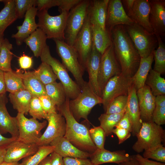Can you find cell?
Listing matches in <instances>:
<instances>
[{"label": "cell", "instance_id": "4316f807", "mask_svg": "<svg viewBox=\"0 0 165 165\" xmlns=\"http://www.w3.org/2000/svg\"><path fill=\"white\" fill-rule=\"evenodd\" d=\"M21 77L25 89L28 91L33 97H39L46 95L45 86L37 78L34 71L23 72L17 70Z\"/></svg>", "mask_w": 165, "mask_h": 165}, {"label": "cell", "instance_id": "d6986e66", "mask_svg": "<svg viewBox=\"0 0 165 165\" xmlns=\"http://www.w3.org/2000/svg\"><path fill=\"white\" fill-rule=\"evenodd\" d=\"M134 156L126 153L125 150L111 151L97 148L90 157L92 165H99L107 163H114L119 164L132 158Z\"/></svg>", "mask_w": 165, "mask_h": 165}, {"label": "cell", "instance_id": "f35d334b", "mask_svg": "<svg viewBox=\"0 0 165 165\" xmlns=\"http://www.w3.org/2000/svg\"><path fill=\"white\" fill-rule=\"evenodd\" d=\"M34 71L36 76L45 86L56 82L58 79L51 67L44 62H42Z\"/></svg>", "mask_w": 165, "mask_h": 165}, {"label": "cell", "instance_id": "f5cc1de1", "mask_svg": "<svg viewBox=\"0 0 165 165\" xmlns=\"http://www.w3.org/2000/svg\"><path fill=\"white\" fill-rule=\"evenodd\" d=\"M115 127L121 128L129 131L131 133L132 126L127 112L126 111L123 116Z\"/></svg>", "mask_w": 165, "mask_h": 165}, {"label": "cell", "instance_id": "484cf974", "mask_svg": "<svg viewBox=\"0 0 165 165\" xmlns=\"http://www.w3.org/2000/svg\"><path fill=\"white\" fill-rule=\"evenodd\" d=\"M109 0H90L88 15L92 25L105 29L108 5Z\"/></svg>", "mask_w": 165, "mask_h": 165}, {"label": "cell", "instance_id": "be15d7a7", "mask_svg": "<svg viewBox=\"0 0 165 165\" xmlns=\"http://www.w3.org/2000/svg\"><path fill=\"white\" fill-rule=\"evenodd\" d=\"M38 165H51L50 156H48L43 159L39 164Z\"/></svg>", "mask_w": 165, "mask_h": 165}, {"label": "cell", "instance_id": "681fc988", "mask_svg": "<svg viewBox=\"0 0 165 165\" xmlns=\"http://www.w3.org/2000/svg\"><path fill=\"white\" fill-rule=\"evenodd\" d=\"M64 165H92L90 160L88 158L72 157L63 158Z\"/></svg>", "mask_w": 165, "mask_h": 165}, {"label": "cell", "instance_id": "7402d4cb", "mask_svg": "<svg viewBox=\"0 0 165 165\" xmlns=\"http://www.w3.org/2000/svg\"><path fill=\"white\" fill-rule=\"evenodd\" d=\"M101 55L97 50L93 44L92 48L86 61L85 70L89 75L88 83L95 94L101 97L98 76Z\"/></svg>", "mask_w": 165, "mask_h": 165}, {"label": "cell", "instance_id": "d4e9b609", "mask_svg": "<svg viewBox=\"0 0 165 165\" xmlns=\"http://www.w3.org/2000/svg\"><path fill=\"white\" fill-rule=\"evenodd\" d=\"M50 145L54 148V152L62 157L80 158H90L91 153L82 151L71 143L64 136L54 140Z\"/></svg>", "mask_w": 165, "mask_h": 165}, {"label": "cell", "instance_id": "d590c367", "mask_svg": "<svg viewBox=\"0 0 165 165\" xmlns=\"http://www.w3.org/2000/svg\"><path fill=\"white\" fill-rule=\"evenodd\" d=\"M4 79L6 92L13 93L25 89L22 79L17 70L4 72Z\"/></svg>", "mask_w": 165, "mask_h": 165}, {"label": "cell", "instance_id": "2e32d148", "mask_svg": "<svg viewBox=\"0 0 165 165\" xmlns=\"http://www.w3.org/2000/svg\"><path fill=\"white\" fill-rule=\"evenodd\" d=\"M38 147L35 143H26L16 140L7 146L4 161L18 162L22 159L34 155L38 151Z\"/></svg>", "mask_w": 165, "mask_h": 165}, {"label": "cell", "instance_id": "7a4b0ae2", "mask_svg": "<svg viewBox=\"0 0 165 165\" xmlns=\"http://www.w3.org/2000/svg\"><path fill=\"white\" fill-rule=\"evenodd\" d=\"M70 99L67 97L65 102L57 108L58 112L64 118L66 130L64 137L79 149L91 154L97 148L90 136L89 130L79 123L74 118L69 108Z\"/></svg>", "mask_w": 165, "mask_h": 165}, {"label": "cell", "instance_id": "7c38bea8", "mask_svg": "<svg viewBox=\"0 0 165 165\" xmlns=\"http://www.w3.org/2000/svg\"><path fill=\"white\" fill-rule=\"evenodd\" d=\"M121 73V67L116 58L112 45L106 50L101 56L98 82L101 92L110 78Z\"/></svg>", "mask_w": 165, "mask_h": 165}, {"label": "cell", "instance_id": "03108f58", "mask_svg": "<svg viewBox=\"0 0 165 165\" xmlns=\"http://www.w3.org/2000/svg\"><path fill=\"white\" fill-rule=\"evenodd\" d=\"M3 0H0V2H3Z\"/></svg>", "mask_w": 165, "mask_h": 165}, {"label": "cell", "instance_id": "ffe728a7", "mask_svg": "<svg viewBox=\"0 0 165 165\" xmlns=\"http://www.w3.org/2000/svg\"><path fill=\"white\" fill-rule=\"evenodd\" d=\"M137 90L132 84L130 87L128 93V100L126 107L132 126L131 134L136 136L142 126V121L140 113Z\"/></svg>", "mask_w": 165, "mask_h": 165}, {"label": "cell", "instance_id": "b9f144b4", "mask_svg": "<svg viewBox=\"0 0 165 165\" xmlns=\"http://www.w3.org/2000/svg\"><path fill=\"white\" fill-rule=\"evenodd\" d=\"M128 95L119 96L114 98L108 106L105 113L118 114L126 110L128 100Z\"/></svg>", "mask_w": 165, "mask_h": 165}, {"label": "cell", "instance_id": "e575fe53", "mask_svg": "<svg viewBox=\"0 0 165 165\" xmlns=\"http://www.w3.org/2000/svg\"><path fill=\"white\" fill-rule=\"evenodd\" d=\"M126 111L118 114H107L105 113L101 114L98 118L100 126L103 129L106 136H108L112 133L116 125L122 118Z\"/></svg>", "mask_w": 165, "mask_h": 165}, {"label": "cell", "instance_id": "9a60e30c", "mask_svg": "<svg viewBox=\"0 0 165 165\" xmlns=\"http://www.w3.org/2000/svg\"><path fill=\"white\" fill-rule=\"evenodd\" d=\"M134 23L127 15L121 0H109L105 23L106 29L110 32L116 25H131Z\"/></svg>", "mask_w": 165, "mask_h": 165}, {"label": "cell", "instance_id": "db71d44e", "mask_svg": "<svg viewBox=\"0 0 165 165\" xmlns=\"http://www.w3.org/2000/svg\"><path fill=\"white\" fill-rule=\"evenodd\" d=\"M134 158L140 165H165V163L150 160L144 158L139 153L134 155Z\"/></svg>", "mask_w": 165, "mask_h": 165}, {"label": "cell", "instance_id": "d6a6232c", "mask_svg": "<svg viewBox=\"0 0 165 165\" xmlns=\"http://www.w3.org/2000/svg\"><path fill=\"white\" fill-rule=\"evenodd\" d=\"M161 75L151 68L145 81V84L150 88L152 93L155 97L165 95V79Z\"/></svg>", "mask_w": 165, "mask_h": 165}, {"label": "cell", "instance_id": "8992f818", "mask_svg": "<svg viewBox=\"0 0 165 165\" xmlns=\"http://www.w3.org/2000/svg\"><path fill=\"white\" fill-rule=\"evenodd\" d=\"M90 1L81 0L68 13L64 32V41L72 47L87 16Z\"/></svg>", "mask_w": 165, "mask_h": 165}, {"label": "cell", "instance_id": "ba28073f", "mask_svg": "<svg viewBox=\"0 0 165 165\" xmlns=\"http://www.w3.org/2000/svg\"><path fill=\"white\" fill-rule=\"evenodd\" d=\"M53 40L62 64L67 71L72 73L75 82L82 89L86 82L83 78L85 69L80 64L75 51L72 47L68 45L64 41L57 39Z\"/></svg>", "mask_w": 165, "mask_h": 165}, {"label": "cell", "instance_id": "74e56055", "mask_svg": "<svg viewBox=\"0 0 165 165\" xmlns=\"http://www.w3.org/2000/svg\"><path fill=\"white\" fill-rule=\"evenodd\" d=\"M157 39L158 47L153 51L155 64L153 70L161 75L165 72V46L161 37L155 34Z\"/></svg>", "mask_w": 165, "mask_h": 165}, {"label": "cell", "instance_id": "6125c7cd", "mask_svg": "<svg viewBox=\"0 0 165 165\" xmlns=\"http://www.w3.org/2000/svg\"><path fill=\"white\" fill-rule=\"evenodd\" d=\"M7 147L0 146V163L4 161Z\"/></svg>", "mask_w": 165, "mask_h": 165}, {"label": "cell", "instance_id": "11a10c76", "mask_svg": "<svg viewBox=\"0 0 165 165\" xmlns=\"http://www.w3.org/2000/svg\"><path fill=\"white\" fill-rule=\"evenodd\" d=\"M51 165H64L63 158L53 152L50 155Z\"/></svg>", "mask_w": 165, "mask_h": 165}, {"label": "cell", "instance_id": "277c9868", "mask_svg": "<svg viewBox=\"0 0 165 165\" xmlns=\"http://www.w3.org/2000/svg\"><path fill=\"white\" fill-rule=\"evenodd\" d=\"M81 92L75 99L69 100L70 110L75 119L79 122L83 119L87 122L88 115L96 105L102 104L101 97L95 93L86 82Z\"/></svg>", "mask_w": 165, "mask_h": 165}, {"label": "cell", "instance_id": "4dcf8cb0", "mask_svg": "<svg viewBox=\"0 0 165 165\" xmlns=\"http://www.w3.org/2000/svg\"><path fill=\"white\" fill-rule=\"evenodd\" d=\"M47 39L46 35L39 28H38L24 41L29 47L34 56L40 57L42 52L47 45Z\"/></svg>", "mask_w": 165, "mask_h": 165}, {"label": "cell", "instance_id": "7dc6e473", "mask_svg": "<svg viewBox=\"0 0 165 165\" xmlns=\"http://www.w3.org/2000/svg\"><path fill=\"white\" fill-rule=\"evenodd\" d=\"M38 97L42 107L46 114L58 113L57 106L47 95H42Z\"/></svg>", "mask_w": 165, "mask_h": 165}, {"label": "cell", "instance_id": "44dd1931", "mask_svg": "<svg viewBox=\"0 0 165 165\" xmlns=\"http://www.w3.org/2000/svg\"><path fill=\"white\" fill-rule=\"evenodd\" d=\"M151 9L150 24L154 32L163 36L165 35V1L150 0Z\"/></svg>", "mask_w": 165, "mask_h": 165}, {"label": "cell", "instance_id": "f546056e", "mask_svg": "<svg viewBox=\"0 0 165 165\" xmlns=\"http://www.w3.org/2000/svg\"><path fill=\"white\" fill-rule=\"evenodd\" d=\"M9 98L14 109L18 113L27 115L30 104L33 97L28 90L24 89L13 93H9Z\"/></svg>", "mask_w": 165, "mask_h": 165}, {"label": "cell", "instance_id": "52a82bcc", "mask_svg": "<svg viewBox=\"0 0 165 165\" xmlns=\"http://www.w3.org/2000/svg\"><path fill=\"white\" fill-rule=\"evenodd\" d=\"M68 13L62 11L59 15L52 16L47 10L38 11L36 15L38 18V27L46 35L47 38L64 41V32Z\"/></svg>", "mask_w": 165, "mask_h": 165}, {"label": "cell", "instance_id": "83f0119b", "mask_svg": "<svg viewBox=\"0 0 165 165\" xmlns=\"http://www.w3.org/2000/svg\"><path fill=\"white\" fill-rule=\"evenodd\" d=\"M92 31L93 44L102 55L112 45L110 32L106 28L102 29L97 25H92Z\"/></svg>", "mask_w": 165, "mask_h": 165}, {"label": "cell", "instance_id": "816d5d0a", "mask_svg": "<svg viewBox=\"0 0 165 165\" xmlns=\"http://www.w3.org/2000/svg\"><path fill=\"white\" fill-rule=\"evenodd\" d=\"M18 62L20 68L24 69L31 68L33 63L31 57L24 54L19 57Z\"/></svg>", "mask_w": 165, "mask_h": 165}, {"label": "cell", "instance_id": "60d3db41", "mask_svg": "<svg viewBox=\"0 0 165 165\" xmlns=\"http://www.w3.org/2000/svg\"><path fill=\"white\" fill-rule=\"evenodd\" d=\"M54 148L50 145L39 146L38 151L29 157L25 165H38L43 159L54 152Z\"/></svg>", "mask_w": 165, "mask_h": 165}, {"label": "cell", "instance_id": "6f0895ef", "mask_svg": "<svg viewBox=\"0 0 165 165\" xmlns=\"http://www.w3.org/2000/svg\"><path fill=\"white\" fill-rule=\"evenodd\" d=\"M4 72L0 69V94H6L4 79Z\"/></svg>", "mask_w": 165, "mask_h": 165}, {"label": "cell", "instance_id": "91938a15", "mask_svg": "<svg viewBox=\"0 0 165 165\" xmlns=\"http://www.w3.org/2000/svg\"><path fill=\"white\" fill-rule=\"evenodd\" d=\"M29 156L24 158L22 162L21 163L18 162L15 163H8L4 161L2 163H0V165H25L28 161Z\"/></svg>", "mask_w": 165, "mask_h": 165}, {"label": "cell", "instance_id": "836d02e7", "mask_svg": "<svg viewBox=\"0 0 165 165\" xmlns=\"http://www.w3.org/2000/svg\"><path fill=\"white\" fill-rule=\"evenodd\" d=\"M46 95L58 107L65 101L67 96L64 87L61 82L56 81L45 85Z\"/></svg>", "mask_w": 165, "mask_h": 165}, {"label": "cell", "instance_id": "5bb4252c", "mask_svg": "<svg viewBox=\"0 0 165 165\" xmlns=\"http://www.w3.org/2000/svg\"><path fill=\"white\" fill-rule=\"evenodd\" d=\"M45 119L47 127L36 144L38 146L49 145L56 138L64 136L66 130L64 117L58 112L47 114Z\"/></svg>", "mask_w": 165, "mask_h": 165}, {"label": "cell", "instance_id": "3957f363", "mask_svg": "<svg viewBox=\"0 0 165 165\" xmlns=\"http://www.w3.org/2000/svg\"><path fill=\"white\" fill-rule=\"evenodd\" d=\"M136 136L137 140L132 146L133 149L139 153L143 151L152 150L164 141L165 131L161 126L152 121L142 122L141 127Z\"/></svg>", "mask_w": 165, "mask_h": 165}, {"label": "cell", "instance_id": "ac0fdd59", "mask_svg": "<svg viewBox=\"0 0 165 165\" xmlns=\"http://www.w3.org/2000/svg\"><path fill=\"white\" fill-rule=\"evenodd\" d=\"M140 117L142 122L152 121V115L155 107V97L150 88L145 84L137 90Z\"/></svg>", "mask_w": 165, "mask_h": 165}, {"label": "cell", "instance_id": "603a6c76", "mask_svg": "<svg viewBox=\"0 0 165 165\" xmlns=\"http://www.w3.org/2000/svg\"><path fill=\"white\" fill-rule=\"evenodd\" d=\"M7 99L6 94H0V133H9L12 137L17 140L19 136V130L15 117L10 116L7 111L6 104Z\"/></svg>", "mask_w": 165, "mask_h": 165}, {"label": "cell", "instance_id": "5b68a950", "mask_svg": "<svg viewBox=\"0 0 165 165\" xmlns=\"http://www.w3.org/2000/svg\"><path fill=\"white\" fill-rule=\"evenodd\" d=\"M42 62L49 65L65 89L67 96L70 100L76 98L81 89L69 76L68 71L62 63L51 55L49 46L47 45L40 56Z\"/></svg>", "mask_w": 165, "mask_h": 165}, {"label": "cell", "instance_id": "ab89813d", "mask_svg": "<svg viewBox=\"0 0 165 165\" xmlns=\"http://www.w3.org/2000/svg\"><path fill=\"white\" fill-rule=\"evenodd\" d=\"M152 121L159 126L165 124V95L156 97L155 107Z\"/></svg>", "mask_w": 165, "mask_h": 165}, {"label": "cell", "instance_id": "bcb514c9", "mask_svg": "<svg viewBox=\"0 0 165 165\" xmlns=\"http://www.w3.org/2000/svg\"><path fill=\"white\" fill-rule=\"evenodd\" d=\"M142 156L145 158L151 159L165 163V148L163 145L161 144L152 150L144 151Z\"/></svg>", "mask_w": 165, "mask_h": 165}, {"label": "cell", "instance_id": "9c48e42d", "mask_svg": "<svg viewBox=\"0 0 165 165\" xmlns=\"http://www.w3.org/2000/svg\"><path fill=\"white\" fill-rule=\"evenodd\" d=\"M125 26L141 58L148 56L158 44L155 34L149 33L135 23L131 25Z\"/></svg>", "mask_w": 165, "mask_h": 165}, {"label": "cell", "instance_id": "c3c4849f", "mask_svg": "<svg viewBox=\"0 0 165 165\" xmlns=\"http://www.w3.org/2000/svg\"><path fill=\"white\" fill-rule=\"evenodd\" d=\"M62 0H36V6L38 11L48 9L56 6L59 7L61 5Z\"/></svg>", "mask_w": 165, "mask_h": 165}, {"label": "cell", "instance_id": "30bf717a", "mask_svg": "<svg viewBox=\"0 0 165 165\" xmlns=\"http://www.w3.org/2000/svg\"><path fill=\"white\" fill-rule=\"evenodd\" d=\"M16 117L19 134L17 140L26 143L36 144L42 135L41 131L47 122H39L33 118L28 119L24 114L19 113Z\"/></svg>", "mask_w": 165, "mask_h": 165}, {"label": "cell", "instance_id": "6da1fadb", "mask_svg": "<svg viewBox=\"0 0 165 165\" xmlns=\"http://www.w3.org/2000/svg\"><path fill=\"white\" fill-rule=\"evenodd\" d=\"M114 53L121 68V73L131 78L139 66L141 57L124 25L115 26L110 31Z\"/></svg>", "mask_w": 165, "mask_h": 165}, {"label": "cell", "instance_id": "94428289", "mask_svg": "<svg viewBox=\"0 0 165 165\" xmlns=\"http://www.w3.org/2000/svg\"><path fill=\"white\" fill-rule=\"evenodd\" d=\"M119 165H140L137 160L134 158V155L130 160L118 164Z\"/></svg>", "mask_w": 165, "mask_h": 165}, {"label": "cell", "instance_id": "f6af8a7d", "mask_svg": "<svg viewBox=\"0 0 165 165\" xmlns=\"http://www.w3.org/2000/svg\"><path fill=\"white\" fill-rule=\"evenodd\" d=\"M14 1L15 13L17 19L23 18L28 10L36 6V0Z\"/></svg>", "mask_w": 165, "mask_h": 165}, {"label": "cell", "instance_id": "8fae6325", "mask_svg": "<svg viewBox=\"0 0 165 165\" xmlns=\"http://www.w3.org/2000/svg\"><path fill=\"white\" fill-rule=\"evenodd\" d=\"M132 84L131 78H128L122 73L108 80L102 91L101 96L105 112L114 98L121 95H128L129 89Z\"/></svg>", "mask_w": 165, "mask_h": 165}, {"label": "cell", "instance_id": "9f6ffc18", "mask_svg": "<svg viewBox=\"0 0 165 165\" xmlns=\"http://www.w3.org/2000/svg\"><path fill=\"white\" fill-rule=\"evenodd\" d=\"M16 140L12 137L9 138L4 137L0 133V146L7 147L12 142Z\"/></svg>", "mask_w": 165, "mask_h": 165}, {"label": "cell", "instance_id": "e0dca14e", "mask_svg": "<svg viewBox=\"0 0 165 165\" xmlns=\"http://www.w3.org/2000/svg\"><path fill=\"white\" fill-rule=\"evenodd\" d=\"M150 0H135L131 9L127 14L134 22L150 33L154 34L150 24Z\"/></svg>", "mask_w": 165, "mask_h": 165}, {"label": "cell", "instance_id": "e7e4bbea", "mask_svg": "<svg viewBox=\"0 0 165 165\" xmlns=\"http://www.w3.org/2000/svg\"><path fill=\"white\" fill-rule=\"evenodd\" d=\"M4 38H0V52L2 42Z\"/></svg>", "mask_w": 165, "mask_h": 165}, {"label": "cell", "instance_id": "4fadbf2b", "mask_svg": "<svg viewBox=\"0 0 165 165\" xmlns=\"http://www.w3.org/2000/svg\"><path fill=\"white\" fill-rule=\"evenodd\" d=\"M93 45L92 25L88 15L72 47L77 55L80 64L85 70L86 63L91 52Z\"/></svg>", "mask_w": 165, "mask_h": 165}, {"label": "cell", "instance_id": "f1b7e54d", "mask_svg": "<svg viewBox=\"0 0 165 165\" xmlns=\"http://www.w3.org/2000/svg\"><path fill=\"white\" fill-rule=\"evenodd\" d=\"M153 51L147 57L141 58L138 68L135 74L131 78L132 84L137 90L145 85L147 77L152 68L154 59Z\"/></svg>", "mask_w": 165, "mask_h": 165}, {"label": "cell", "instance_id": "7bdbcfd3", "mask_svg": "<svg viewBox=\"0 0 165 165\" xmlns=\"http://www.w3.org/2000/svg\"><path fill=\"white\" fill-rule=\"evenodd\" d=\"M90 138L97 148L104 149V145L106 137L103 129L100 126H93L89 130Z\"/></svg>", "mask_w": 165, "mask_h": 165}, {"label": "cell", "instance_id": "f907efd6", "mask_svg": "<svg viewBox=\"0 0 165 165\" xmlns=\"http://www.w3.org/2000/svg\"><path fill=\"white\" fill-rule=\"evenodd\" d=\"M112 133L117 137L119 144L123 143L130 138L131 135V133L129 131L121 128L115 127L113 129Z\"/></svg>", "mask_w": 165, "mask_h": 165}, {"label": "cell", "instance_id": "8d00e7d4", "mask_svg": "<svg viewBox=\"0 0 165 165\" xmlns=\"http://www.w3.org/2000/svg\"><path fill=\"white\" fill-rule=\"evenodd\" d=\"M13 46L8 39L4 38L0 52V69L4 72L13 70L11 68V62L13 53L11 50Z\"/></svg>", "mask_w": 165, "mask_h": 165}, {"label": "cell", "instance_id": "cb8c5ba5", "mask_svg": "<svg viewBox=\"0 0 165 165\" xmlns=\"http://www.w3.org/2000/svg\"><path fill=\"white\" fill-rule=\"evenodd\" d=\"M38 11L35 6L28 10L25 14L22 25L17 26V32L12 35L11 37L15 39L17 46L21 45L24 40L38 28L35 20Z\"/></svg>", "mask_w": 165, "mask_h": 165}, {"label": "cell", "instance_id": "1f68e13d", "mask_svg": "<svg viewBox=\"0 0 165 165\" xmlns=\"http://www.w3.org/2000/svg\"><path fill=\"white\" fill-rule=\"evenodd\" d=\"M4 6L0 12V38H4L6 29L17 18L15 11L14 0H5Z\"/></svg>", "mask_w": 165, "mask_h": 165}, {"label": "cell", "instance_id": "ee69618b", "mask_svg": "<svg viewBox=\"0 0 165 165\" xmlns=\"http://www.w3.org/2000/svg\"><path fill=\"white\" fill-rule=\"evenodd\" d=\"M28 113L32 118L41 120L45 119L46 114L44 111L38 97H33L30 104Z\"/></svg>", "mask_w": 165, "mask_h": 165}, {"label": "cell", "instance_id": "680465c9", "mask_svg": "<svg viewBox=\"0 0 165 165\" xmlns=\"http://www.w3.org/2000/svg\"><path fill=\"white\" fill-rule=\"evenodd\" d=\"M135 1V0H123L121 1L125 5L127 12L133 7Z\"/></svg>", "mask_w": 165, "mask_h": 165}]
</instances>
